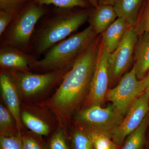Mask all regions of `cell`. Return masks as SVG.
I'll list each match as a JSON object with an SVG mask.
<instances>
[{"label":"cell","mask_w":149,"mask_h":149,"mask_svg":"<svg viewBox=\"0 0 149 149\" xmlns=\"http://www.w3.org/2000/svg\"><path fill=\"white\" fill-rule=\"evenodd\" d=\"M101 39L97 35L82 51L51 99V106L61 117L70 114L89 91Z\"/></svg>","instance_id":"1"},{"label":"cell","mask_w":149,"mask_h":149,"mask_svg":"<svg viewBox=\"0 0 149 149\" xmlns=\"http://www.w3.org/2000/svg\"><path fill=\"white\" fill-rule=\"evenodd\" d=\"M89 8L74 11L72 9L58 8L38 22L33 35L32 53L45 54L51 47L69 37L88 21Z\"/></svg>","instance_id":"2"},{"label":"cell","mask_w":149,"mask_h":149,"mask_svg":"<svg viewBox=\"0 0 149 149\" xmlns=\"http://www.w3.org/2000/svg\"><path fill=\"white\" fill-rule=\"evenodd\" d=\"M45 6L34 0L19 11L13 20L0 36V47H10L32 53V42L39 20L48 12Z\"/></svg>","instance_id":"3"},{"label":"cell","mask_w":149,"mask_h":149,"mask_svg":"<svg viewBox=\"0 0 149 149\" xmlns=\"http://www.w3.org/2000/svg\"><path fill=\"white\" fill-rule=\"evenodd\" d=\"M91 27L77 32L53 46L31 69L45 72L72 66L82 51L97 36Z\"/></svg>","instance_id":"4"},{"label":"cell","mask_w":149,"mask_h":149,"mask_svg":"<svg viewBox=\"0 0 149 149\" xmlns=\"http://www.w3.org/2000/svg\"><path fill=\"white\" fill-rule=\"evenodd\" d=\"M75 119L83 131L101 133L111 138L113 131L123 120V116L112 104L105 108L92 106L79 111Z\"/></svg>","instance_id":"5"},{"label":"cell","mask_w":149,"mask_h":149,"mask_svg":"<svg viewBox=\"0 0 149 149\" xmlns=\"http://www.w3.org/2000/svg\"><path fill=\"white\" fill-rule=\"evenodd\" d=\"M71 67L42 74L30 72H8L13 78L17 87L22 95L29 97L42 92L62 81Z\"/></svg>","instance_id":"6"},{"label":"cell","mask_w":149,"mask_h":149,"mask_svg":"<svg viewBox=\"0 0 149 149\" xmlns=\"http://www.w3.org/2000/svg\"><path fill=\"white\" fill-rule=\"evenodd\" d=\"M139 37L136 25L128 27L119 45L110 54V83L120 79L132 63Z\"/></svg>","instance_id":"7"},{"label":"cell","mask_w":149,"mask_h":149,"mask_svg":"<svg viewBox=\"0 0 149 149\" xmlns=\"http://www.w3.org/2000/svg\"><path fill=\"white\" fill-rule=\"evenodd\" d=\"M142 93L140 80L136 76L135 68L124 74L115 88L108 90L106 97L121 114H127L132 104Z\"/></svg>","instance_id":"8"},{"label":"cell","mask_w":149,"mask_h":149,"mask_svg":"<svg viewBox=\"0 0 149 149\" xmlns=\"http://www.w3.org/2000/svg\"><path fill=\"white\" fill-rule=\"evenodd\" d=\"M110 54L107 50L102 45L101 41L88 91L89 107L101 106L105 98L110 84L109 64Z\"/></svg>","instance_id":"9"},{"label":"cell","mask_w":149,"mask_h":149,"mask_svg":"<svg viewBox=\"0 0 149 149\" xmlns=\"http://www.w3.org/2000/svg\"><path fill=\"white\" fill-rule=\"evenodd\" d=\"M149 104V91H146L135 100L125 118L112 133L111 139L116 146L122 145L141 124L148 114Z\"/></svg>","instance_id":"10"},{"label":"cell","mask_w":149,"mask_h":149,"mask_svg":"<svg viewBox=\"0 0 149 149\" xmlns=\"http://www.w3.org/2000/svg\"><path fill=\"white\" fill-rule=\"evenodd\" d=\"M37 59L35 56L10 47L0 48V65L6 71L29 72Z\"/></svg>","instance_id":"11"},{"label":"cell","mask_w":149,"mask_h":149,"mask_svg":"<svg viewBox=\"0 0 149 149\" xmlns=\"http://www.w3.org/2000/svg\"><path fill=\"white\" fill-rule=\"evenodd\" d=\"M0 86L3 100L13 116L18 133L21 134V117L17 94L18 88L10 74L2 69H1L0 73Z\"/></svg>","instance_id":"12"},{"label":"cell","mask_w":149,"mask_h":149,"mask_svg":"<svg viewBox=\"0 0 149 149\" xmlns=\"http://www.w3.org/2000/svg\"><path fill=\"white\" fill-rule=\"evenodd\" d=\"M117 17L113 6L100 4L91 10L88 21L96 35H101Z\"/></svg>","instance_id":"13"},{"label":"cell","mask_w":149,"mask_h":149,"mask_svg":"<svg viewBox=\"0 0 149 149\" xmlns=\"http://www.w3.org/2000/svg\"><path fill=\"white\" fill-rule=\"evenodd\" d=\"M134 67L138 80L143 79L149 71V33L139 35L133 56Z\"/></svg>","instance_id":"14"},{"label":"cell","mask_w":149,"mask_h":149,"mask_svg":"<svg viewBox=\"0 0 149 149\" xmlns=\"http://www.w3.org/2000/svg\"><path fill=\"white\" fill-rule=\"evenodd\" d=\"M128 26L123 19L118 17L101 34L102 45L111 54L118 47Z\"/></svg>","instance_id":"15"},{"label":"cell","mask_w":149,"mask_h":149,"mask_svg":"<svg viewBox=\"0 0 149 149\" xmlns=\"http://www.w3.org/2000/svg\"><path fill=\"white\" fill-rule=\"evenodd\" d=\"M143 0H117L113 6L118 17L122 18L130 27L137 24Z\"/></svg>","instance_id":"16"},{"label":"cell","mask_w":149,"mask_h":149,"mask_svg":"<svg viewBox=\"0 0 149 149\" xmlns=\"http://www.w3.org/2000/svg\"><path fill=\"white\" fill-rule=\"evenodd\" d=\"M149 124L148 114L139 127L128 136L122 149H143L146 131Z\"/></svg>","instance_id":"17"},{"label":"cell","mask_w":149,"mask_h":149,"mask_svg":"<svg viewBox=\"0 0 149 149\" xmlns=\"http://www.w3.org/2000/svg\"><path fill=\"white\" fill-rule=\"evenodd\" d=\"M21 119L27 128L33 133L40 136H47L49 133V125L33 114L27 111L22 113Z\"/></svg>","instance_id":"18"},{"label":"cell","mask_w":149,"mask_h":149,"mask_svg":"<svg viewBox=\"0 0 149 149\" xmlns=\"http://www.w3.org/2000/svg\"><path fill=\"white\" fill-rule=\"evenodd\" d=\"M41 5H53L61 8L72 9L76 7L89 8L91 4L88 0H34Z\"/></svg>","instance_id":"19"},{"label":"cell","mask_w":149,"mask_h":149,"mask_svg":"<svg viewBox=\"0 0 149 149\" xmlns=\"http://www.w3.org/2000/svg\"><path fill=\"white\" fill-rule=\"evenodd\" d=\"M71 146L72 149H94L91 137L83 130H76L73 133Z\"/></svg>","instance_id":"20"},{"label":"cell","mask_w":149,"mask_h":149,"mask_svg":"<svg viewBox=\"0 0 149 149\" xmlns=\"http://www.w3.org/2000/svg\"><path fill=\"white\" fill-rule=\"evenodd\" d=\"M45 149H70L65 132L62 128L53 133Z\"/></svg>","instance_id":"21"},{"label":"cell","mask_w":149,"mask_h":149,"mask_svg":"<svg viewBox=\"0 0 149 149\" xmlns=\"http://www.w3.org/2000/svg\"><path fill=\"white\" fill-rule=\"evenodd\" d=\"M22 135L18 133L1 134L0 136L1 149H22Z\"/></svg>","instance_id":"22"},{"label":"cell","mask_w":149,"mask_h":149,"mask_svg":"<svg viewBox=\"0 0 149 149\" xmlns=\"http://www.w3.org/2000/svg\"><path fill=\"white\" fill-rule=\"evenodd\" d=\"M87 133L91 137L94 149H116L117 146L109 136L101 133Z\"/></svg>","instance_id":"23"},{"label":"cell","mask_w":149,"mask_h":149,"mask_svg":"<svg viewBox=\"0 0 149 149\" xmlns=\"http://www.w3.org/2000/svg\"><path fill=\"white\" fill-rule=\"evenodd\" d=\"M12 115L8 109L0 105V130L1 134L13 133L15 128Z\"/></svg>","instance_id":"24"},{"label":"cell","mask_w":149,"mask_h":149,"mask_svg":"<svg viewBox=\"0 0 149 149\" xmlns=\"http://www.w3.org/2000/svg\"><path fill=\"white\" fill-rule=\"evenodd\" d=\"M136 25L139 35L144 33H149V0H148L143 12L140 13Z\"/></svg>","instance_id":"25"},{"label":"cell","mask_w":149,"mask_h":149,"mask_svg":"<svg viewBox=\"0 0 149 149\" xmlns=\"http://www.w3.org/2000/svg\"><path fill=\"white\" fill-rule=\"evenodd\" d=\"M19 11L10 9L0 10V36L5 32Z\"/></svg>","instance_id":"26"},{"label":"cell","mask_w":149,"mask_h":149,"mask_svg":"<svg viewBox=\"0 0 149 149\" xmlns=\"http://www.w3.org/2000/svg\"><path fill=\"white\" fill-rule=\"evenodd\" d=\"M32 0H0V10L19 11Z\"/></svg>","instance_id":"27"},{"label":"cell","mask_w":149,"mask_h":149,"mask_svg":"<svg viewBox=\"0 0 149 149\" xmlns=\"http://www.w3.org/2000/svg\"><path fill=\"white\" fill-rule=\"evenodd\" d=\"M22 149H45L34 138L28 136H22Z\"/></svg>","instance_id":"28"},{"label":"cell","mask_w":149,"mask_h":149,"mask_svg":"<svg viewBox=\"0 0 149 149\" xmlns=\"http://www.w3.org/2000/svg\"><path fill=\"white\" fill-rule=\"evenodd\" d=\"M140 84L141 93L146 91H149V71L143 79L140 80Z\"/></svg>","instance_id":"29"},{"label":"cell","mask_w":149,"mask_h":149,"mask_svg":"<svg viewBox=\"0 0 149 149\" xmlns=\"http://www.w3.org/2000/svg\"><path fill=\"white\" fill-rule=\"evenodd\" d=\"M117 0H98L99 5L107 4L114 6Z\"/></svg>","instance_id":"30"},{"label":"cell","mask_w":149,"mask_h":149,"mask_svg":"<svg viewBox=\"0 0 149 149\" xmlns=\"http://www.w3.org/2000/svg\"><path fill=\"white\" fill-rule=\"evenodd\" d=\"M91 5L94 7V8L97 7L99 6L98 0H88Z\"/></svg>","instance_id":"31"}]
</instances>
